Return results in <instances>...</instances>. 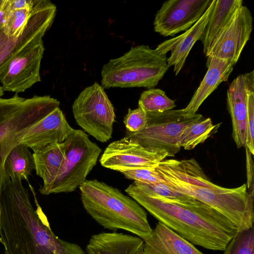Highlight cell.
<instances>
[{"instance_id":"obj_1","label":"cell","mask_w":254,"mask_h":254,"mask_svg":"<svg viewBox=\"0 0 254 254\" xmlns=\"http://www.w3.org/2000/svg\"><path fill=\"white\" fill-rule=\"evenodd\" d=\"M36 210L22 181L10 179L0 193V239L5 254H85L78 245L52 231L36 197Z\"/></svg>"},{"instance_id":"obj_2","label":"cell","mask_w":254,"mask_h":254,"mask_svg":"<svg viewBox=\"0 0 254 254\" xmlns=\"http://www.w3.org/2000/svg\"><path fill=\"white\" fill-rule=\"evenodd\" d=\"M125 191L159 222L192 244L205 249L224 251L239 232L223 215L190 196L163 197L141 189L133 182Z\"/></svg>"},{"instance_id":"obj_3","label":"cell","mask_w":254,"mask_h":254,"mask_svg":"<svg viewBox=\"0 0 254 254\" xmlns=\"http://www.w3.org/2000/svg\"><path fill=\"white\" fill-rule=\"evenodd\" d=\"M79 188L84 208L104 228L124 230L142 240L151 235L146 211L131 197L96 179L86 180Z\"/></svg>"},{"instance_id":"obj_4","label":"cell","mask_w":254,"mask_h":254,"mask_svg":"<svg viewBox=\"0 0 254 254\" xmlns=\"http://www.w3.org/2000/svg\"><path fill=\"white\" fill-rule=\"evenodd\" d=\"M155 168L164 183L175 191L212 207L234 223L239 231L254 227V185L248 190L246 184L231 189L217 185L212 188L201 186L180 180Z\"/></svg>"},{"instance_id":"obj_5","label":"cell","mask_w":254,"mask_h":254,"mask_svg":"<svg viewBox=\"0 0 254 254\" xmlns=\"http://www.w3.org/2000/svg\"><path fill=\"white\" fill-rule=\"evenodd\" d=\"M168 69L166 55L142 45L132 47L122 56L105 64L101 70V82L105 88H153Z\"/></svg>"},{"instance_id":"obj_6","label":"cell","mask_w":254,"mask_h":254,"mask_svg":"<svg viewBox=\"0 0 254 254\" xmlns=\"http://www.w3.org/2000/svg\"><path fill=\"white\" fill-rule=\"evenodd\" d=\"M59 106L58 100L47 95L25 98L15 94L9 98L0 99V159L3 167L6 158L15 146L17 134Z\"/></svg>"},{"instance_id":"obj_7","label":"cell","mask_w":254,"mask_h":254,"mask_svg":"<svg viewBox=\"0 0 254 254\" xmlns=\"http://www.w3.org/2000/svg\"><path fill=\"white\" fill-rule=\"evenodd\" d=\"M64 143L65 161L54 180L39 189L43 195L74 191L86 180L102 152L101 149L81 129H73Z\"/></svg>"},{"instance_id":"obj_8","label":"cell","mask_w":254,"mask_h":254,"mask_svg":"<svg viewBox=\"0 0 254 254\" xmlns=\"http://www.w3.org/2000/svg\"><path fill=\"white\" fill-rule=\"evenodd\" d=\"M146 115L144 127L135 132L126 130L125 137L148 150L165 152L168 157H173L180 151L179 138L183 130L203 118L201 114H190L183 109Z\"/></svg>"},{"instance_id":"obj_9","label":"cell","mask_w":254,"mask_h":254,"mask_svg":"<svg viewBox=\"0 0 254 254\" xmlns=\"http://www.w3.org/2000/svg\"><path fill=\"white\" fill-rule=\"evenodd\" d=\"M72 110L76 123L86 133L103 143L111 139L116 117L114 108L98 83L81 91L73 102Z\"/></svg>"},{"instance_id":"obj_10","label":"cell","mask_w":254,"mask_h":254,"mask_svg":"<svg viewBox=\"0 0 254 254\" xmlns=\"http://www.w3.org/2000/svg\"><path fill=\"white\" fill-rule=\"evenodd\" d=\"M56 10L51 1L35 0L34 12L21 36L8 37L0 27V76L15 58L42 40L54 21Z\"/></svg>"},{"instance_id":"obj_11","label":"cell","mask_w":254,"mask_h":254,"mask_svg":"<svg viewBox=\"0 0 254 254\" xmlns=\"http://www.w3.org/2000/svg\"><path fill=\"white\" fill-rule=\"evenodd\" d=\"M252 29V13L247 7L242 5L216 36L206 57L224 60L234 65L250 39Z\"/></svg>"},{"instance_id":"obj_12","label":"cell","mask_w":254,"mask_h":254,"mask_svg":"<svg viewBox=\"0 0 254 254\" xmlns=\"http://www.w3.org/2000/svg\"><path fill=\"white\" fill-rule=\"evenodd\" d=\"M212 0H169L164 2L153 22L156 32L174 36L192 27L204 14Z\"/></svg>"},{"instance_id":"obj_13","label":"cell","mask_w":254,"mask_h":254,"mask_svg":"<svg viewBox=\"0 0 254 254\" xmlns=\"http://www.w3.org/2000/svg\"><path fill=\"white\" fill-rule=\"evenodd\" d=\"M168 157L165 152L148 150L125 137L106 148L99 161L104 167L123 173L142 168L154 167Z\"/></svg>"},{"instance_id":"obj_14","label":"cell","mask_w":254,"mask_h":254,"mask_svg":"<svg viewBox=\"0 0 254 254\" xmlns=\"http://www.w3.org/2000/svg\"><path fill=\"white\" fill-rule=\"evenodd\" d=\"M45 50L43 40L11 61L0 76L4 91L24 92L41 81V62Z\"/></svg>"},{"instance_id":"obj_15","label":"cell","mask_w":254,"mask_h":254,"mask_svg":"<svg viewBox=\"0 0 254 254\" xmlns=\"http://www.w3.org/2000/svg\"><path fill=\"white\" fill-rule=\"evenodd\" d=\"M73 129L58 107L37 123L18 133L15 138V146L22 144L34 151L49 144L62 143Z\"/></svg>"},{"instance_id":"obj_16","label":"cell","mask_w":254,"mask_h":254,"mask_svg":"<svg viewBox=\"0 0 254 254\" xmlns=\"http://www.w3.org/2000/svg\"><path fill=\"white\" fill-rule=\"evenodd\" d=\"M215 0H212L202 17L192 27L182 34L160 44L155 49L163 54L171 51L167 58L168 67L173 66L175 75L183 68L186 60L192 47L199 40L213 9Z\"/></svg>"},{"instance_id":"obj_17","label":"cell","mask_w":254,"mask_h":254,"mask_svg":"<svg viewBox=\"0 0 254 254\" xmlns=\"http://www.w3.org/2000/svg\"><path fill=\"white\" fill-rule=\"evenodd\" d=\"M142 254H203L192 243L160 222L143 239Z\"/></svg>"},{"instance_id":"obj_18","label":"cell","mask_w":254,"mask_h":254,"mask_svg":"<svg viewBox=\"0 0 254 254\" xmlns=\"http://www.w3.org/2000/svg\"><path fill=\"white\" fill-rule=\"evenodd\" d=\"M227 101L232 122V136L240 148L245 146L247 131V92L244 74L238 75L229 85Z\"/></svg>"},{"instance_id":"obj_19","label":"cell","mask_w":254,"mask_h":254,"mask_svg":"<svg viewBox=\"0 0 254 254\" xmlns=\"http://www.w3.org/2000/svg\"><path fill=\"white\" fill-rule=\"evenodd\" d=\"M143 240L121 233L93 235L86 247L87 254H142Z\"/></svg>"},{"instance_id":"obj_20","label":"cell","mask_w":254,"mask_h":254,"mask_svg":"<svg viewBox=\"0 0 254 254\" xmlns=\"http://www.w3.org/2000/svg\"><path fill=\"white\" fill-rule=\"evenodd\" d=\"M207 70L190 102L183 110L190 114L196 113L205 99L223 82L228 80L234 65L225 61L207 57Z\"/></svg>"},{"instance_id":"obj_21","label":"cell","mask_w":254,"mask_h":254,"mask_svg":"<svg viewBox=\"0 0 254 254\" xmlns=\"http://www.w3.org/2000/svg\"><path fill=\"white\" fill-rule=\"evenodd\" d=\"M33 151L34 170L43 180L41 187H46L54 180L65 161L64 144L53 143Z\"/></svg>"},{"instance_id":"obj_22","label":"cell","mask_w":254,"mask_h":254,"mask_svg":"<svg viewBox=\"0 0 254 254\" xmlns=\"http://www.w3.org/2000/svg\"><path fill=\"white\" fill-rule=\"evenodd\" d=\"M242 5V0H215L209 18L199 40L205 55L216 36Z\"/></svg>"},{"instance_id":"obj_23","label":"cell","mask_w":254,"mask_h":254,"mask_svg":"<svg viewBox=\"0 0 254 254\" xmlns=\"http://www.w3.org/2000/svg\"><path fill=\"white\" fill-rule=\"evenodd\" d=\"M6 173L13 182L25 180L35 169L33 154L27 146L19 144L9 152L4 162Z\"/></svg>"},{"instance_id":"obj_24","label":"cell","mask_w":254,"mask_h":254,"mask_svg":"<svg viewBox=\"0 0 254 254\" xmlns=\"http://www.w3.org/2000/svg\"><path fill=\"white\" fill-rule=\"evenodd\" d=\"M215 126L209 118L194 122L182 131L179 138V145L185 150H192L204 142L215 132Z\"/></svg>"},{"instance_id":"obj_25","label":"cell","mask_w":254,"mask_h":254,"mask_svg":"<svg viewBox=\"0 0 254 254\" xmlns=\"http://www.w3.org/2000/svg\"><path fill=\"white\" fill-rule=\"evenodd\" d=\"M146 114L163 113L173 110L176 106L175 101L170 99L165 92L157 88H151L143 92L138 101Z\"/></svg>"},{"instance_id":"obj_26","label":"cell","mask_w":254,"mask_h":254,"mask_svg":"<svg viewBox=\"0 0 254 254\" xmlns=\"http://www.w3.org/2000/svg\"><path fill=\"white\" fill-rule=\"evenodd\" d=\"M35 10L21 9L7 11L4 16L1 29L5 36L17 38L22 35Z\"/></svg>"},{"instance_id":"obj_27","label":"cell","mask_w":254,"mask_h":254,"mask_svg":"<svg viewBox=\"0 0 254 254\" xmlns=\"http://www.w3.org/2000/svg\"><path fill=\"white\" fill-rule=\"evenodd\" d=\"M247 92V120L245 146L254 155V71L244 74Z\"/></svg>"},{"instance_id":"obj_28","label":"cell","mask_w":254,"mask_h":254,"mask_svg":"<svg viewBox=\"0 0 254 254\" xmlns=\"http://www.w3.org/2000/svg\"><path fill=\"white\" fill-rule=\"evenodd\" d=\"M224 251L223 254H254V227L239 231Z\"/></svg>"},{"instance_id":"obj_29","label":"cell","mask_w":254,"mask_h":254,"mask_svg":"<svg viewBox=\"0 0 254 254\" xmlns=\"http://www.w3.org/2000/svg\"><path fill=\"white\" fill-rule=\"evenodd\" d=\"M154 167L142 168L122 173L125 177L133 181L145 184L164 183L163 179Z\"/></svg>"},{"instance_id":"obj_30","label":"cell","mask_w":254,"mask_h":254,"mask_svg":"<svg viewBox=\"0 0 254 254\" xmlns=\"http://www.w3.org/2000/svg\"><path fill=\"white\" fill-rule=\"evenodd\" d=\"M147 115L143 108L138 107L134 110L128 109L127 114L125 117L124 123L127 130L135 132L143 128L147 123Z\"/></svg>"},{"instance_id":"obj_31","label":"cell","mask_w":254,"mask_h":254,"mask_svg":"<svg viewBox=\"0 0 254 254\" xmlns=\"http://www.w3.org/2000/svg\"><path fill=\"white\" fill-rule=\"evenodd\" d=\"M133 182L141 189L163 197L170 198H182L188 196L175 191L163 182L155 184H145L137 181H133Z\"/></svg>"},{"instance_id":"obj_32","label":"cell","mask_w":254,"mask_h":254,"mask_svg":"<svg viewBox=\"0 0 254 254\" xmlns=\"http://www.w3.org/2000/svg\"><path fill=\"white\" fill-rule=\"evenodd\" d=\"M35 0H7V11L33 8Z\"/></svg>"},{"instance_id":"obj_33","label":"cell","mask_w":254,"mask_h":254,"mask_svg":"<svg viewBox=\"0 0 254 254\" xmlns=\"http://www.w3.org/2000/svg\"><path fill=\"white\" fill-rule=\"evenodd\" d=\"M246 152V169H247V187L249 189L253 185L254 179V165L252 158L253 155L247 147L245 146Z\"/></svg>"},{"instance_id":"obj_34","label":"cell","mask_w":254,"mask_h":254,"mask_svg":"<svg viewBox=\"0 0 254 254\" xmlns=\"http://www.w3.org/2000/svg\"><path fill=\"white\" fill-rule=\"evenodd\" d=\"M7 0H0V27H2L4 15L7 12Z\"/></svg>"},{"instance_id":"obj_35","label":"cell","mask_w":254,"mask_h":254,"mask_svg":"<svg viewBox=\"0 0 254 254\" xmlns=\"http://www.w3.org/2000/svg\"><path fill=\"white\" fill-rule=\"evenodd\" d=\"M10 179L5 171H0V193L4 185Z\"/></svg>"},{"instance_id":"obj_36","label":"cell","mask_w":254,"mask_h":254,"mask_svg":"<svg viewBox=\"0 0 254 254\" xmlns=\"http://www.w3.org/2000/svg\"><path fill=\"white\" fill-rule=\"evenodd\" d=\"M4 94V90L1 86H0V99Z\"/></svg>"},{"instance_id":"obj_37","label":"cell","mask_w":254,"mask_h":254,"mask_svg":"<svg viewBox=\"0 0 254 254\" xmlns=\"http://www.w3.org/2000/svg\"><path fill=\"white\" fill-rule=\"evenodd\" d=\"M0 171H5L4 167L2 165L0 159Z\"/></svg>"}]
</instances>
